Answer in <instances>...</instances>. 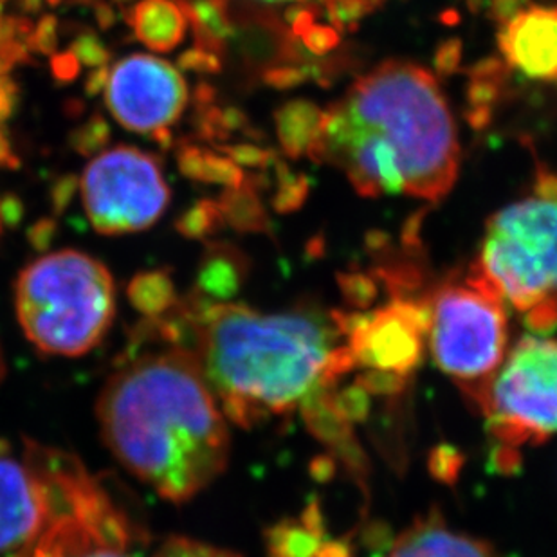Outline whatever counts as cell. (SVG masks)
I'll return each mask as SVG.
<instances>
[{"mask_svg": "<svg viewBox=\"0 0 557 557\" xmlns=\"http://www.w3.org/2000/svg\"><path fill=\"white\" fill-rule=\"evenodd\" d=\"M260 2H273V4H276V2H306V0H260Z\"/></svg>", "mask_w": 557, "mask_h": 557, "instance_id": "52", "label": "cell"}, {"mask_svg": "<svg viewBox=\"0 0 557 557\" xmlns=\"http://www.w3.org/2000/svg\"><path fill=\"white\" fill-rule=\"evenodd\" d=\"M4 375V361H2V354H0V377Z\"/></svg>", "mask_w": 557, "mask_h": 557, "instance_id": "53", "label": "cell"}, {"mask_svg": "<svg viewBox=\"0 0 557 557\" xmlns=\"http://www.w3.org/2000/svg\"><path fill=\"white\" fill-rule=\"evenodd\" d=\"M98 422L117 462L172 504L195 498L226 469V416L183 343L137 329L101 389Z\"/></svg>", "mask_w": 557, "mask_h": 557, "instance_id": "2", "label": "cell"}, {"mask_svg": "<svg viewBox=\"0 0 557 557\" xmlns=\"http://www.w3.org/2000/svg\"><path fill=\"white\" fill-rule=\"evenodd\" d=\"M18 159L16 156L11 153L10 141L5 139L4 134L0 132V166H5V169H18Z\"/></svg>", "mask_w": 557, "mask_h": 557, "instance_id": "48", "label": "cell"}, {"mask_svg": "<svg viewBox=\"0 0 557 557\" xmlns=\"http://www.w3.org/2000/svg\"><path fill=\"white\" fill-rule=\"evenodd\" d=\"M499 95H502V85L484 82V79H471L466 89L471 107H493L499 100Z\"/></svg>", "mask_w": 557, "mask_h": 557, "instance_id": "37", "label": "cell"}, {"mask_svg": "<svg viewBox=\"0 0 557 557\" xmlns=\"http://www.w3.org/2000/svg\"><path fill=\"white\" fill-rule=\"evenodd\" d=\"M44 0H18V5H21L22 11H27V13H38V11L42 10Z\"/></svg>", "mask_w": 557, "mask_h": 557, "instance_id": "50", "label": "cell"}, {"mask_svg": "<svg viewBox=\"0 0 557 557\" xmlns=\"http://www.w3.org/2000/svg\"><path fill=\"white\" fill-rule=\"evenodd\" d=\"M216 90L213 85L208 82H200L194 90V106L195 109L200 107L215 106Z\"/></svg>", "mask_w": 557, "mask_h": 557, "instance_id": "47", "label": "cell"}, {"mask_svg": "<svg viewBox=\"0 0 557 557\" xmlns=\"http://www.w3.org/2000/svg\"><path fill=\"white\" fill-rule=\"evenodd\" d=\"M321 116L323 112L307 100L287 101L274 112L276 134L287 158L306 156L310 143L320 134Z\"/></svg>", "mask_w": 557, "mask_h": 557, "instance_id": "20", "label": "cell"}, {"mask_svg": "<svg viewBox=\"0 0 557 557\" xmlns=\"http://www.w3.org/2000/svg\"><path fill=\"white\" fill-rule=\"evenodd\" d=\"M71 51L82 65H87L90 69L109 65L112 59L109 48L90 29H84V32L76 35L73 44H71Z\"/></svg>", "mask_w": 557, "mask_h": 557, "instance_id": "28", "label": "cell"}, {"mask_svg": "<svg viewBox=\"0 0 557 557\" xmlns=\"http://www.w3.org/2000/svg\"><path fill=\"white\" fill-rule=\"evenodd\" d=\"M26 215V206L15 194H5L0 197V222L8 227H18Z\"/></svg>", "mask_w": 557, "mask_h": 557, "instance_id": "40", "label": "cell"}, {"mask_svg": "<svg viewBox=\"0 0 557 557\" xmlns=\"http://www.w3.org/2000/svg\"><path fill=\"white\" fill-rule=\"evenodd\" d=\"M188 85L166 60L132 54L111 69L106 101L120 125L139 134L174 125L188 106Z\"/></svg>", "mask_w": 557, "mask_h": 557, "instance_id": "11", "label": "cell"}, {"mask_svg": "<svg viewBox=\"0 0 557 557\" xmlns=\"http://www.w3.org/2000/svg\"><path fill=\"white\" fill-rule=\"evenodd\" d=\"M301 42L309 49L310 53L321 57V54L332 51L339 44V32L336 27L312 24L309 32L301 37Z\"/></svg>", "mask_w": 557, "mask_h": 557, "instance_id": "33", "label": "cell"}, {"mask_svg": "<svg viewBox=\"0 0 557 557\" xmlns=\"http://www.w3.org/2000/svg\"><path fill=\"white\" fill-rule=\"evenodd\" d=\"M424 301L394 300L370 314L345 315L356 369L373 392H394L421 363L426 345Z\"/></svg>", "mask_w": 557, "mask_h": 557, "instance_id": "10", "label": "cell"}, {"mask_svg": "<svg viewBox=\"0 0 557 557\" xmlns=\"http://www.w3.org/2000/svg\"><path fill=\"white\" fill-rule=\"evenodd\" d=\"M441 21L447 24V26H455V24H458V21H460V15H458V11L446 10L442 13Z\"/></svg>", "mask_w": 557, "mask_h": 557, "instance_id": "51", "label": "cell"}, {"mask_svg": "<svg viewBox=\"0 0 557 557\" xmlns=\"http://www.w3.org/2000/svg\"><path fill=\"white\" fill-rule=\"evenodd\" d=\"M180 312L224 416L246 430L300 410L318 419L339 379L356 370L342 314L262 312L195 293Z\"/></svg>", "mask_w": 557, "mask_h": 557, "instance_id": "1", "label": "cell"}, {"mask_svg": "<svg viewBox=\"0 0 557 557\" xmlns=\"http://www.w3.org/2000/svg\"><path fill=\"white\" fill-rule=\"evenodd\" d=\"M57 233H59V224H57L53 216H44V219L27 227V240L38 252L48 251L49 246L57 237Z\"/></svg>", "mask_w": 557, "mask_h": 557, "instance_id": "38", "label": "cell"}, {"mask_svg": "<svg viewBox=\"0 0 557 557\" xmlns=\"http://www.w3.org/2000/svg\"><path fill=\"white\" fill-rule=\"evenodd\" d=\"M177 65L183 71L199 74H219L222 71L221 57H216L215 53H210L206 49L197 48V46L181 54Z\"/></svg>", "mask_w": 557, "mask_h": 557, "instance_id": "30", "label": "cell"}, {"mask_svg": "<svg viewBox=\"0 0 557 557\" xmlns=\"http://www.w3.org/2000/svg\"><path fill=\"white\" fill-rule=\"evenodd\" d=\"M466 122L473 126L474 131H484L493 122V109L491 107H471L466 114Z\"/></svg>", "mask_w": 557, "mask_h": 557, "instance_id": "45", "label": "cell"}, {"mask_svg": "<svg viewBox=\"0 0 557 557\" xmlns=\"http://www.w3.org/2000/svg\"><path fill=\"white\" fill-rule=\"evenodd\" d=\"M216 150L227 156L238 166H248V169L265 170L269 166H274L278 159L273 150H263L251 143H238V145L216 143Z\"/></svg>", "mask_w": 557, "mask_h": 557, "instance_id": "27", "label": "cell"}, {"mask_svg": "<svg viewBox=\"0 0 557 557\" xmlns=\"http://www.w3.org/2000/svg\"><path fill=\"white\" fill-rule=\"evenodd\" d=\"M59 18L54 15H44L33 29L32 37L27 40V46L32 53L46 54L53 57L59 53Z\"/></svg>", "mask_w": 557, "mask_h": 557, "instance_id": "29", "label": "cell"}, {"mask_svg": "<svg viewBox=\"0 0 557 557\" xmlns=\"http://www.w3.org/2000/svg\"><path fill=\"white\" fill-rule=\"evenodd\" d=\"M384 557H498L490 543L446 525L441 516H426L408 527Z\"/></svg>", "mask_w": 557, "mask_h": 557, "instance_id": "14", "label": "cell"}, {"mask_svg": "<svg viewBox=\"0 0 557 557\" xmlns=\"http://www.w3.org/2000/svg\"><path fill=\"white\" fill-rule=\"evenodd\" d=\"M479 410L502 457L557 435V339L531 334L510 347Z\"/></svg>", "mask_w": 557, "mask_h": 557, "instance_id": "7", "label": "cell"}, {"mask_svg": "<svg viewBox=\"0 0 557 557\" xmlns=\"http://www.w3.org/2000/svg\"><path fill=\"white\" fill-rule=\"evenodd\" d=\"M54 509L48 485L26 458L0 455V557H32Z\"/></svg>", "mask_w": 557, "mask_h": 557, "instance_id": "12", "label": "cell"}, {"mask_svg": "<svg viewBox=\"0 0 557 557\" xmlns=\"http://www.w3.org/2000/svg\"><path fill=\"white\" fill-rule=\"evenodd\" d=\"M95 16L101 29H111L116 24V11L112 10V5L103 0L95 2Z\"/></svg>", "mask_w": 557, "mask_h": 557, "instance_id": "46", "label": "cell"}, {"mask_svg": "<svg viewBox=\"0 0 557 557\" xmlns=\"http://www.w3.org/2000/svg\"><path fill=\"white\" fill-rule=\"evenodd\" d=\"M82 2H87V4H90V2H96V0H82Z\"/></svg>", "mask_w": 557, "mask_h": 557, "instance_id": "57", "label": "cell"}, {"mask_svg": "<svg viewBox=\"0 0 557 557\" xmlns=\"http://www.w3.org/2000/svg\"><path fill=\"white\" fill-rule=\"evenodd\" d=\"M49 5H59L62 0H46Z\"/></svg>", "mask_w": 557, "mask_h": 557, "instance_id": "54", "label": "cell"}, {"mask_svg": "<svg viewBox=\"0 0 557 557\" xmlns=\"http://www.w3.org/2000/svg\"><path fill=\"white\" fill-rule=\"evenodd\" d=\"M326 163L339 164L363 197L410 194L438 200L457 180L451 112L432 74L383 63L321 116Z\"/></svg>", "mask_w": 557, "mask_h": 557, "instance_id": "3", "label": "cell"}, {"mask_svg": "<svg viewBox=\"0 0 557 557\" xmlns=\"http://www.w3.org/2000/svg\"><path fill=\"white\" fill-rule=\"evenodd\" d=\"M273 169L276 172V180H278V189L273 197L274 211L276 213H293V211L300 210L309 195V177L290 174V170L280 159H276Z\"/></svg>", "mask_w": 557, "mask_h": 557, "instance_id": "24", "label": "cell"}, {"mask_svg": "<svg viewBox=\"0 0 557 557\" xmlns=\"http://www.w3.org/2000/svg\"><path fill=\"white\" fill-rule=\"evenodd\" d=\"M49 67L53 74L54 82L59 84H71L74 79L78 78L79 74V60L74 57L73 51H63V53H54L49 57Z\"/></svg>", "mask_w": 557, "mask_h": 557, "instance_id": "36", "label": "cell"}, {"mask_svg": "<svg viewBox=\"0 0 557 557\" xmlns=\"http://www.w3.org/2000/svg\"><path fill=\"white\" fill-rule=\"evenodd\" d=\"M309 74V69L280 65V67L268 69L262 78L263 84H268L273 89L287 90L306 84Z\"/></svg>", "mask_w": 557, "mask_h": 557, "instance_id": "31", "label": "cell"}, {"mask_svg": "<svg viewBox=\"0 0 557 557\" xmlns=\"http://www.w3.org/2000/svg\"><path fill=\"white\" fill-rule=\"evenodd\" d=\"M246 273L248 265L243 252L230 244L210 243L200 258L191 293L208 301H230L243 287Z\"/></svg>", "mask_w": 557, "mask_h": 557, "instance_id": "16", "label": "cell"}, {"mask_svg": "<svg viewBox=\"0 0 557 557\" xmlns=\"http://www.w3.org/2000/svg\"><path fill=\"white\" fill-rule=\"evenodd\" d=\"M534 195L542 199H557V175L550 170H537Z\"/></svg>", "mask_w": 557, "mask_h": 557, "instance_id": "44", "label": "cell"}, {"mask_svg": "<svg viewBox=\"0 0 557 557\" xmlns=\"http://www.w3.org/2000/svg\"><path fill=\"white\" fill-rule=\"evenodd\" d=\"M188 24L194 29L195 46L216 57L227 51V40L235 35L230 0H180Z\"/></svg>", "mask_w": 557, "mask_h": 557, "instance_id": "18", "label": "cell"}, {"mask_svg": "<svg viewBox=\"0 0 557 557\" xmlns=\"http://www.w3.org/2000/svg\"><path fill=\"white\" fill-rule=\"evenodd\" d=\"M269 557H347L343 545L323 542L320 518L284 521L269 532Z\"/></svg>", "mask_w": 557, "mask_h": 557, "instance_id": "17", "label": "cell"}, {"mask_svg": "<svg viewBox=\"0 0 557 557\" xmlns=\"http://www.w3.org/2000/svg\"><path fill=\"white\" fill-rule=\"evenodd\" d=\"M18 101V87L8 74H0V122H5L13 114Z\"/></svg>", "mask_w": 557, "mask_h": 557, "instance_id": "42", "label": "cell"}, {"mask_svg": "<svg viewBox=\"0 0 557 557\" xmlns=\"http://www.w3.org/2000/svg\"><path fill=\"white\" fill-rule=\"evenodd\" d=\"M473 269L536 332L557 325V199L521 200L491 216Z\"/></svg>", "mask_w": 557, "mask_h": 557, "instance_id": "5", "label": "cell"}, {"mask_svg": "<svg viewBox=\"0 0 557 557\" xmlns=\"http://www.w3.org/2000/svg\"><path fill=\"white\" fill-rule=\"evenodd\" d=\"M0 227H2V222H0Z\"/></svg>", "mask_w": 557, "mask_h": 557, "instance_id": "58", "label": "cell"}, {"mask_svg": "<svg viewBox=\"0 0 557 557\" xmlns=\"http://www.w3.org/2000/svg\"><path fill=\"white\" fill-rule=\"evenodd\" d=\"M509 71L510 67L505 60L498 59V57H487V59H482L471 65L466 74L471 79H484V82L502 85L509 76Z\"/></svg>", "mask_w": 557, "mask_h": 557, "instance_id": "35", "label": "cell"}, {"mask_svg": "<svg viewBox=\"0 0 557 557\" xmlns=\"http://www.w3.org/2000/svg\"><path fill=\"white\" fill-rule=\"evenodd\" d=\"M79 191L90 224L109 237L152 227L172 197L159 159L126 145L98 153L82 175Z\"/></svg>", "mask_w": 557, "mask_h": 557, "instance_id": "8", "label": "cell"}, {"mask_svg": "<svg viewBox=\"0 0 557 557\" xmlns=\"http://www.w3.org/2000/svg\"><path fill=\"white\" fill-rule=\"evenodd\" d=\"M153 557H240L226 548L213 547L191 537L172 536L158 548Z\"/></svg>", "mask_w": 557, "mask_h": 557, "instance_id": "26", "label": "cell"}, {"mask_svg": "<svg viewBox=\"0 0 557 557\" xmlns=\"http://www.w3.org/2000/svg\"><path fill=\"white\" fill-rule=\"evenodd\" d=\"M496 38L510 69L557 84V5H529Z\"/></svg>", "mask_w": 557, "mask_h": 557, "instance_id": "13", "label": "cell"}, {"mask_svg": "<svg viewBox=\"0 0 557 557\" xmlns=\"http://www.w3.org/2000/svg\"><path fill=\"white\" fill-rule=\"evenodd\" d=\"M114 2L120 5H125L128 4V2H132V0H114Z\"/></svg>", "mask_w": 557, "mask_h": 557, "instance_id": "55", "label": "cell"}, {"mask_svg": "<svg viewBox=\"0 0 557 557\" xmlns=\"http://www.w3.org/2000/svg\"><path fill=\"white\" fill-rule=\"evenodd\" d=\"M177 166L181 174L195 183H206V185H222L226 188H240L246 174H244L237 163L224 153L208 150V148L197 147L191 143H181L177 150Z\"/></svg>", "mask_w": 557, "mask_h": 557, "instance_id": "19", "label": "cell"}, {"mask_svg": "<svg viewBox=\"0 0 557 557\" xmlns=\"http://www.w3.org/2000/svg\"><path fill=\"white\" fill-rule=\"evenodd\" d=\"M16 318L44 356L79 358L103 342L116 315L114 278L87 252L60 249L27 263L15 284Z\"/></svg>", "mask_w": 557, "mask_h": 557, "instance_id": "4", "label": "cell"}, {"mask_svg": "<svg viewBox=\"0 0 557 557\" xmlns=\"http://www.w3.org/2000/svg\"><path fill=\"white\" fill-rule=\"evenodd\" d=\"M216 202L224 224L233 230L243 233H269L271 222L262 200L258 199V191L248 185L243 183L240 188H227Z\"/></svg>", "mask_w": 557, "mask_h": 557, "instance_id": "22", "label": "cell"}, {"mask_svg": "<svg viewBox=\"0 0 557 557\" xmlns=\"http://www.w3.org/2000/svg\"><path fill=\"white\" fill-rule=\"evenodd\" d=\"M2 11H4V0H0V18H2Z\"/></svg>", "mask_w": 557, "mask_h": 557, "instance_id": "56", "label": "cell"}, {"mask_svg": "<svg viewBox=\"0 0 557 557\" xmlns=\"http://www.w3.org/2000/svg\"><path fill=\"white\" fill-rule=\"evenodd\" d=\"M222 226H224V219H222L221 208L213 199L197 200L175 221V230L189 240H206Z\"/></svg>", "mask_w": 557, "mask_h": 557, "instance_id": "23", "label": "cell"}, {"mask_svg": "<svg viewBox=\"0 0 557 557\" xmlns=\"http://www.w3.org/2000/svg\"><path fill=\"white\" fill-rule=\"evenodd\" d=\"M314 18L315 10L307 8V5H290L289 10L285 11V22L289 24L293 35L298 38L309 32L310 26L314 24Z\"/></svg>", "mask_w": 557, "mask_h": 557, "instance_id": "41", "label": "cell"}, {"mask_svg": "<svg viewBox=\"0 0 557 557\" xmlns=\"http://www.w3.org/2000/svg\"><path fill=\"white\" fill-rule=\"evenodd\" d=\"M112 128L101 114H92V116L84 123V125L74 128L69 134V147L82 158H92L106 150L107 145L111 141Z\"/></svg>", "mask_w": 557, "mask_h": 557, "instance_id": "25", "label": "cell"}, {"mask_svg": "<svg viewBox=\"0 0 557 557\" xmlns=\"http://www.w3.org/2000/svg\"><path fill=\"white\" fill-rule=\"evenodd\" d=\"M123 18L137 40L156 53H170L180 48L189 26L180 0H139L125 10Z\"/></svg>", "mask_w": 557, "mask_h": 557, "instance_id": "15", "label": "cell"}, {"mask_svg": "<svg viewBox=\"0 0 557 557\" xmlns=\"http://www.w3.org/2000/svg\"><path fill=\"white\" fill-rule=\"evenodd\" d=\"M460 60H462V42L458 38H449L436 48L433 62H435L436 73L447 78V76L458 73Z\"/></svg>", "mask_w": 557, "mask_h": 557, "instance_id": "34", "label": "cell"}, {"mask_svg": "<svg viewBox=\"0 0 557 557\" xmlns=\"http://www.w3.org/2000/svg\"><path fill=\"white\" fill-rule=\"evenodd\" d=\"M137 536L125 510L78 463L60 482L57 515L32 557H134Z\"/></svg>", "mask_w": 557, "mask_h": 557, "instance_id": "9", "label": "cell"}, {"mask_svg": "<svg viewBox=\"0 0 557 557\" xmlns=\"http://www.w3.org/2000/svg\"><path fill=\"white\" fill-rule=\"evenodd\" d=\"M150 134H152L153 141L158 143L159 147L163 148V150H169L174 145V136H172L170 126L158 128V131L150 132Z\"/></svg>", "mask_w": 557, "mask_h": 557, "instance_id": "49", "label": "cell"}, {"mask_svg": "<svg viewBox=\"0 0 557 557\" xmlns=\"http://www.w3.org/2000/svg\"><path fill=\"white\" fill-rule=\"evenodd\" d=\"M426 343L436 367L480 408L485 389L509 352L507 304L473 268L424 301Z\"/></svg>", "mask_w": 557, "mask_h": 557, "instance_id": "6", "label": "cell"}, {"mask_svg": "<svg viewBox=\"0 0 557 557\" xmlns=\"http://www.w3.org/2000/svg\"><path fill=\"white\" fill-rule=\"evenodd\" d=\"M126 296L132 307L150 320L169 314L181 301L172 274L166 269L137 273L126 287Z\"/></svg>", "mask_w": 557, "mask_h": 557, "instance_id": "21", "label": "cell"}, {"mask_svg": "<svg viewBox=\"0 0 557 557\" xmlns=\"http://www.w3.org/2000/svg\"><path fill=\"white\" fill-rule=\"evenodd\" d=\"M529 8L527 0H490L487 11L493 21L498 22L499 26H507L516 16L523 13Z\"/></svg>", "mask_w": 557, "mask_h": 557, "instance_id": "39", "label": "cell"}, {"mask_svg": "<svg viewBox=\"0 0 557 557\" xmlns=\"http://www.w3.org/2000/svg\"><path fill=\"white\" fill-rule=\"evenodd\" d=\"M79 189V180L74 174H63L53 181L51 189H49V199H51V208L57 215H63L67 210L71 202H73L74 195Z\"/></svg>", "mask_w": 557, "mask_h": 557, "instance_id": "32", "label": "cell"}, {"mask_svg": "<svg viewBox=\"0 0 557 557\" xmlns=\"http://www.w3.org/2000/svg\"><path fill=\"white\" fill-rule=\"evenodd\" d=\"M109 78H111V69L109 65H101V67H95L87 74V78H85L84 90L87 98H95V96L100 95L103 90L107 89V84H109Z\"/></svg>", "mask_w": 557, "mask_h": 557, "instance_id": "43", "label": "cell"}]
</instances>
